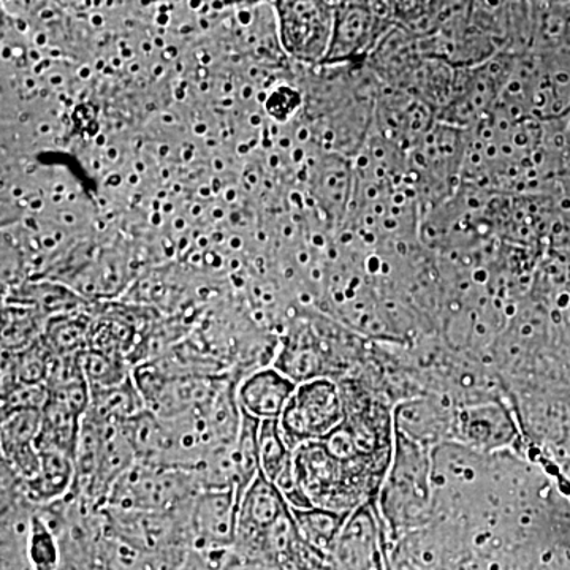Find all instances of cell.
<instances>
[{
	"label": "cell",
	"instance_id": "obj_1",
	"mask_svg": "<svg viewBox=\"0 0 570 570\" xmlns=\"http://www.w3.org/2000/svg\"><path fill=\"white\" fill-rule=\"evenodd\" d=\"M433 450L395 430L392 466L376 499L389 546L434 520Z\"/></svg>",
	"mask_w": 570,
	"mask_h": 570
},
{
	"label": "cell",
	"instance_id": "obj_2",
	"mask_svg": "<svg viewBox=\"0 0 570 570\" xmlns=\"http://www.w3.org/2000/svg\"><path fill=\"white\" fill-rule=\"evenodd\" d=\"M346 419L343 393L335 379H314L296 385L279 426L292 450L306 442L324 441Z\"/></svg>",
	"mask_w": 570,
	"mask_h": 570
},
{
	"label": "cell",
	"instance_id": "obj_3",
	"mask_svg": "<svg viewBox=\"0 0 570 570\" xmlns=\"http://www.w3.org/2000/svg\"><path fill=\"white\" fill-rule=\"evenodd\" d=\"M520 423L502 397L456 406L453 441L474 452H520L523 445Z\"/></svg>",
	"mask_w": 570,
	"mask_h": 570
},
{
	"label": "cell",
	"instance_id": "obj_4",
	"mask_svg": "<svg viewBox=\"0 0 570 570\" xmlns=\"http://www.w3.org/2000/svg\"><path fill=\"white\" fill-rule=\"evenodd\" d=\"M284 50L298 61L326 59L335 29L336 3H275Z\"/></svg>",
	"mask_w": 570,
	"mask_h": 570
},
{
	"label": "cell",
	"instance_id": "obj_5",
	"mask_svg": "<svg viewBox=\"0 0 570 570\" xmlns=\"http://www.w3.org/2000/svg\"><path fill=\"white\" fill-rule=\"evenodd\" d=\"M291 510L283 493L264 475H258L239 498L234 550L275 560L269 553L268 535Z\"/></svg>",
	"mask_w": 570,
	"mask_h": 570
},
{
	"label": "cell",
	"instance_id": "obj_6",
	"mask_svg": "<svg viewBox=\"0 0 570 570\" xmlns=\"http://www.w3.org/2000/svg\"><path fill=\"white\" fill-rule=\"evenodd\" d=\"M337 570H389V542L376 502L348 515L333 549Z\"/></svg>",
	"mask_w": 570,
	"mask_h": 570
},
{
	"label": "cell",
	"instance_id": "obj_7",
	"mask_svg": "<svg viewBox=\"0 0 570 570\" xmlns=\"http://www.w3.org/2000/svg\"><path fill=\"white\" fill-rule=\"evenodd\" d=\"M238 505L236 489L200 491L194 499L189 515L193 550L227 553L234 549Z\"/></svg>",
	"mask_w": 570,
	"mask_h": 570
},
{
	"label": "cell",
	"instance_id": "obj_8",
	"mask_svg": "<svg viewBox=\"0 0 570 570\" xmlns=\"http://www.w3.org/2000/svg\"><path fill=\"white\" fill-rule=\"evenodd\" d=\"M456 406L449 397L426 395L401 401L395 406V430L423 448L434 450L453 441Z\"/></svg>",
	"mask_w": 570,
	"mask_h": 570
},
{
	"label": "cell",
	"instance_id": "obj_9",
	"mask_svg": "<svg viewBox=\"0 0 570 570\" xmlns=\"http://www.w3.org/2000/svg\"><path fill=\"white\" fill-rule=\"evenodd\" d=\"M41 428V411H21L2 417L0 448L2 466L21 482L32 479L40 469L37 438Z\"/></svg>",
	"mask_w": 570,
	"mask_h": 570
},
{
	"label": "cell",
	"instance_id": "obj_10",
	"mask_svg": "<svg viewBox=\"0 0 570 570\" xmlns=\"http://www.w3.org/2000/svg\"><path fill=\"white\" fill-rule=\"evenodd\" d=\"M296 384L275 366L258 367L238 382L236 400L242 412L261 420H279Z\"/></svg>",
	"mask_w": 570,
	"mask_h": 570
},
{
	"label": "cell",
	"instance_id": "obj_11",
	"mask_svg": "<svg viewBox=\"0 0 570 570\" xmlns=\"http://www.w3.org/2000/svg\"><path fill=\"white\" fill-rule=\"evenodd\" d=\"M381 24L374 3H336L335 29L330 45L328 61L365 55L373 47Z\"/></svg>",
	"mask_w": 570,
	"mask_h": 570
},
{
	"label": "cell",
	"instance_id": "obj_12",
	"mask_svg": "<svg viewBox=\"0 0 570 570\" xmlns=\"http://www.w3.org/2000/svg\"><path fill=\"white\" fill-rule=\"evenodd\" d=\"M77 468L75 460L55 450L40 452V469L32 479L21 482V493L32 505L61 501L73 490Z\"/></svg>",
	"mask_w": 570,
	"mask_h": 570
},
{
	"label": "cell",
	"instance_id": "obj_13",
	"mask_svg": "<svg viewBox=\"0 0 570 570\" xmlns=\"http://www.w3.org/2000/svg\"><path fill=\"white\" fill-rule=\"evenodd\" d=\"M145 411V401L130 377L116 387L94 390L85 419L100 426H121Z\"/></svg>",
	"mask_w": 570,
	"mask_h": 570
},
{
	"label": "cell",
	"instance_id": "obj_14",
	"mask_svg": "<svg viewBox=\"0 0 570 570\" xmlns=\"http://www.w3.org/2000/svg\"><path fill=\"white\" fill-rule=\"evenodd\" d=\"M82 415L73 409L50 397L47 406L41 411V428L37 438V450H55L66 453L75 460L78 442H80Z\"/></svg>",
	"mask_w": 570,
	"mask_h": 570
},
{
	"label": "cell",
	"instance_id": "obj_15",
	"mask_svg": "<svg viewBox=\"0 0 570 570\" xmlns=\"http://www.w3.org/2000/svg\"><path fill=\"white\" fill-rule=\"evenodd\" d=\"M299 535L314 549L332 554L348 515L321 508L292 509Z\"/></svg>",
	"mask_w": 570,
	"mask_h": 570
},
{
	"label": "cell",
	"instance_id": "obj_16",
	"mask_svg": "<svg viewBox=\"0 0 570 570\" xmlns=\"http://www.w3.org/2000/svg\"><path fill=\"white\" fill-rule=\"evenodd\" d=\"M258 433L261 420L250 417L242 412V425L234 444V466L236 491L238 498L249 489L250 483L261 475V450H258Z\"/></svg>",
	"mask_w": 570,
	"mask_h": 570
},
{
	"label": "cell",
	"instance_id": "obj_17",
	"mask_svg": "<svg viewBox=\"0 0 570 570\" xmlns=\"http://www.w3.org/2000/svg\"><path fill=\"white\" fill-rule=\"evenodd\" d=\"M258 450H261V474L273 485L294 471V450L285 442L279 420L261 422Z\"/></svg>",
	"mask_w": 570,
	"mask_h": 570
},
{
	"label": "cell",
	"instance_id": "obj_18",
	"mask_svg": "<svg viewBox=\"0 0 570 570\" xmlns=\"http://www.w3.org/2000/svg\"><path fill=\"white\" fill-rule=\"evenodd\" d=\"M24 553L31 570H58L61 564L58 532L39 513H32L29 520Z\"/></svg>",
	"mask_w": 570,
	"mask_h": 570
},
{
	"label": "cell",
	"instance_id": "obj_19",
	"mask_svg": "<svg viewBox=\"0 0 570 570\" xmlns=\"http://www.w3.org/2000/svg\"><path fill=\"white\" fill-rule=\"evenodd\" d=\"M80 362L91 392L116 387L132 377L126 363H122L121 356L105 354L100 351H82Z\"/></svg>",
	"mask_w": 570,
	"mask_h": 570
},
{
	"label": "cell",
	"instance_id": "obj_20",
	"mask_svg": "<svg viewBox=\"0 0 570 570\" xmlns=\"http://www.w3.org/2000/svg\"><path fill=\"white\" fill-rule=\"evenodd\" d=\"M50 401L47 385H17L2 392V417L21 411H43Z\"/></svg>",
	"mask_w": 570,
	"mask_h": 570
},
{
	"label": "cell",
	"instance_id": "obj_21",
	"mask_svg": "<svg viewBox=\"0 0 570 570\" xmlns=\"http://www.w3.org/2000/svg\"><path fill=\"white\" fill-rule=\"evenodd\" d=\"M220 570H279V566L272 558L250 557L232 549L225 557Z\"/></svg>",
	"mask_w": 570,
	"mask_h": 570
}]
</instances>
